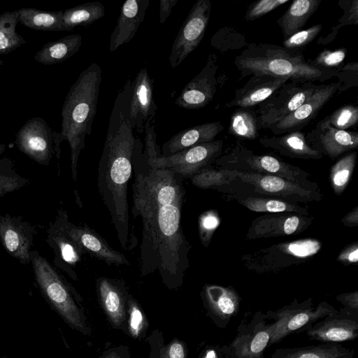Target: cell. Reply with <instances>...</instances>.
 Wrapping results in <instances>:
<instances>
[{"label":"cell","mask_w":358,"mask_h":358,"mask_svg":"<svg viewBox=\"0 0 358 358\" xmlns=\"http://www.w3.org/2000/svg\"><path fill=\"white\" fill-rule=\"evenodd\" d=\"M145 326V318L137 303L129 300V331L134 337H138Z\"/></svg>","instance_id":"obj_45"},{"label":"cell","mask_w":358,"mask_h":358,"mask_svg":"<svg viewBox=\"0 0 358 358\" xmlns=\"http://www.w3.org/2000/svg\"><path fill=\"white\" fill-rule=\"evenodd\" d=\"M224 171L203 169L191 177L192 183L199 188H211L227 182Z\"/></svg>","instance_id":"obj_43"},{"label":"cell","mask_w":358,"mask_h":358,"mask_svg":"<svg viewBox=\"0 0 358 358\" xmlns=\"http://www.w3.org/2000/svg\"><path fill=\"white\" fill-rule=\"evenodd\" d=\"M105 358H120L116 352H111L108 355H107Z\"/></svg>","instance_id":"obj_54"},{"label":"cell","mask_w":358,"mask_h":358,"mask_svg":"<svg viewBox=\"0 0 358 358\" xmlns=\"http://www.w3.org/2000/svg\"><path fill=\"white\" fill-rule=\"evenodd\" d=\"M340 81L317 85L311 96L294 112L272 125L268 129L275 134L300 131L314 120L320 110L337 93L342 92Z\"/></svg>","instance_id":"obj_14"},{"label":"cell","mask_w":358,"mask_h":358,"mask_svg":"<svg viewBox=\"0 0 358 358\" xmlns=\"http://www.w3.org/2000/svg\"><path fill=\"white\" fill-rule=\"evenodd\" d=\"M336 299L342 303L345 308L357 310L358 309L357 292L339 295Z\"/></svg>","instance_id":"obj_51"},{"label":"cell","mask_w":358,"mask_h":358,"mask_svg":"<svg viewBox=\"0 0 358 358\" xmlns=\"http://www.w3.org/2000/svg\"><path fill=\"white\" fill-rule=\"evenodd\" d=\"M204 292L208 306L220 318L228 320L237 313L239 299L234 290L217 285H208Z\"/></svg>","instance_id":"obj_30"},{"label":"cell","mask_w":358,"mask_h":358,"mask_svg":"<svg viewBox=\"0 0 358 358\" xmlns=\"http://www.w3.org/2000/svg\"><path fill=\"white\" fill-rule=\"evenodd\" d=\"M82 36L71 34L45 44L34 55V59L44 65L64 62L80 49Z\"/></svg>","instance_id":"obj_29"},{"label":"cell","mask_w":358,"mask_h":358,"mask_svg":"<svg viewBox=\"0 0 358 358\" xmlns=\"http://www.w3.org/2000/svg\"><path fill=\"white\" fill-rule=\"evenodd\" d=\"M18 22L31 29L64 31L62 24L63 10L45 11L31 8L17 10Z\"/></svg>","instance_id":"obj_31"},{"label":"cell","mask_w":358,"mask_h":358,"mask_svg":"<svg viewBox=\"0 0 358 358\" xmlns=\"http://www.w3.org/2000/svg\"><path fill=\"white\" fill-rule=\"evenodd\" d=\"M249 108L236 110L231 117L229 132L236 136L254 139L259 136L257 121Z\"/></svg>","instance_id":"obj_34"},{"label":"cell","mask_w":358,"mask_h":358,"mask_svg":"<svg viewBox=\"0 0 358 358\" xmlns=\"http://www.w3.org/2000/svg\"><path fill=\"white\" fill-rule=\"evenodd\" d=\"M337 78L343 83L342 91L350 87H355L358 83V63L349 62L338 69Z\"/></svg>","instance_id":"obj_47"},{"label":"cell","mask_w":358,"mask_h":358,"mask_svg":"<svg viewBox=\"0 0 358 358\" xmlns=\"http://www.w3.org/2000/svg\"><path fill=\"white\" fill-rule=\"evenodd\" d=\"M346 53L347 49L345 48L335 50L324 49L308 63L317 68L336 70L343 66Z\"/></svg>","instance_id":"obj_40"},{"label":"cell","mask_w":358,"mask_h":358,"mask_svg":"<svg viewBox=\"0 0 358 358\" xmlns=\"http://www.w3.org/2000/svg\"><path fill=\"white\" fill-rule=\"evenodd\" d=\"M85 254L105 262L108 265H129L124 254L111 248L106 240L87 225L78 226L69 221L61 211L56 222Z\"/></svg>","instance_id":"obj_13"},{"label":"cell","mask_w":358,"mask_h":358,"mask_svg":"<svg viewBox=\"0 0 358 358\" xmlns=\"http://www.w3.org/2000/svg\"><path fill=\"white\" fill-rule=\"evenodd\" d=\"M178 0H160L159 1V22L163 24L171 15L173 7Z\"/></svg>","instance_id":"obj_50"},{"label":"cell","mask_w":358,"mask_h":358,"mask_svg":"<svg viewBox=\"0 0 358 358\" xmlns=\"http://www.w3.org/2000/svg\"><path fill=\"white\" fill-rule=\"evenodd\" d=\"M135 139L121 101L117 96L99 162L97 187L124 250L132 249L136 245V237L129 230L127 197Z\"/></svg>","instance_id":"obj_1"},{"label":"cell","mask_w":358,"mask_h":358,"mask_svg":"<svg viewBox=\"0 0 358 358\" xmlns=\"http://www.w3.org/2000/svg\"><path fill=\"white\" fill-rule=\"evenodd\" d=\"M338 310L323 301L317 307L312 306V302L306 301L302 303H292L275 312H269L271 317L275 320L272 323L273 329L269 344L279 342L290 334L305 330L309 325L320 319L331 315Z\"/></svg>","instance_id":"obj_10"},{"label":"cell","mask_w":358,"mask_h":358,"mask_svg":"<svg viewBox=\"0 0 358 358\" xmlns=\"http://www.w3.org/2000/svg\"><path fill=\"white\" fill-rule=\"evenodd\" d=\"M6 150V145L4 144H0V156Z\"/></svg>","instance_id":"obj_55"},{"label":"cell","mask_w":358,"mask_h":358,"mask_svg":"<svg viewBox=\"0 0 358 358\" xmlns=\"http://www.w3.org/2000/svg\"><path fill=\"white\" fill-rule=\"evenodd\" d=\"M289 1V0H260L255 1L248 7L245 19L251 21L260 18Z\"/></svg>","instance_id":"obj_44"},{"label":"cell","mask_w":358,"mask_h":358,"mask_svg":"<svg viewBox=\"0 0 358 358\" xmlns=\"http://www.w3.org/2000/svg\"><path fill=\"white\" fill-rule=\"evenodd\" d=\"M29 180L18 174L10 157L0 159V197L29 183Z\"/></svg>","instance_id":"obj_35"},{"label":"cell","mask_w":358,"mask_h":358,"mask_svg":"<svg viewBox=\"0 0 358 358\" xmlns=\"http://www.w3.org/2000/svg\"><path fill=\"white\" fill-rule=\"evenodd\" d=\"M287 78L268 75H252L241 88L235 91L234 97L225 104L227 108H251L260 104L282 85L289 82Z\"/></svg>","instance_id":"obj_19"},{"label":"cell","mask_w":358,"mask_h":358,"mask_svg":"<svg viewBox=\"0 0 358 358\" xmlns=\"http://www.w3.org/2000/svg\"><path fill=\"white\" fill-rule=\"evenodd\" d=\"M322 0H295L285 13L278 19L284 40L302 30L310 17L318 9Z\"/></svg>","instance_id":"obj_25"},{"label":"cell","mask_w":358,"mask_h":358,"mask_svg":"<svg viewBox=\"0 0 358 358\" xmlns=\"http://www.w3.org/2000/svg\"><path fill=\"white\" fill-rule=\"evenodd\" d=\"M355 350L337 343L284 348L275 350L271 358H353Z\"/></svg>","instance_id":"obj_26"},{"label":"cell","mask_w":358,"mask_h":358,"mask_svg":"<svg viewBox=\"0 0 358 358\" xmlns=\"http://www.w3.org/2000/svg\"><path fill=\"white\" fill-rule=\"evenodd\" d=\"M132 169L134 217H143L185 196L184 178L167 169L151 167L143 155V145L138 137L132 154Z\"/></svg>","instance_id":"obj_5"},{"label":"cell","mask_w":358,"mask_h":358,"mask_svg":"<svg viewBox=\"0 0 358 358\" xmlns=\"http://www.w3.org/2000/svg\"><path fill=\"white\" fill-rule=\"evenodd\" d=\"M211 2L198 0L192 7L173 43L169 61L174 69L199 45L210 20Z\"/></svg>","instance_id":"obj_12"},{"label":"cell","mask_w":358,"mask_h":358,"mask_svg":"<svg viewBox=\"0 0 358 358\" xmlns=\"http://www.w3.org/2000/svg\"><path fill=\"white\" fill-rule=\"evenodd\" d=\"M60 133L53 130L41 117L29 119L16 134L18 150L36 162L47 166L54 155H60Z\"/></svg>","instance_id":"obj_8"},{"label":"cell","mask_w":358,"mask_h":358,"mask_svg":"<svg viewBox=\"0 0 358 358\" xmlns=\"http://www.w3.org/2000/svg\"><path fill=\"white\" fill-rule=\"evenodd\" d=\"M34 232L26 222L8 214L0 215V241L7 252L22 264L31 262Z\"/></svg>","instance_id":"obj_18"},{"label":"cell","mask_w":358,"mask_h":358,"mask_svg":"<svg viewBox=\"0 0 358 358\" xmlns=\"http://www.w3.org/2000/svg\"><path fill=\"white\" fill-rule=\"evenodd\" d=\"M219 220L213 214L207 213L200 218L199 230L201 237L203 240L209 238L210 233L218 226Z\"/></svg>","instance_id":"obj_49"},{"label":"cell","mask_w":358,"mask_h":358,"mask_svg":"<svg viewBox=\"0 0 358 358\" xmlns=\"http://www.w3.org/2000/svg\"><path fill=\"white\" fill-rule=\"evenodd\" d=\"M99 299L106 315L114 325H120L124 320L123 294L115 280L101 277L97 280Z\"/></svg>","instance_id":"obj_28"},{"label":"cell","mask_w":358,"mask_h":358,"mask_svg":"<svg viewBox=\"0 0 358 358\" xmlns=\"http://www.w3.org/2000/svg\"><path fill=\"white\" fill-rule=\"evenodd\" d=\"M184 198L141 217L139 259L141 275L158 272L166 283H178L189 268L190 245L181 224Z\"/></svg>","instance_id":"obj_2"},{"label":"cell","mask_w":358,"mask_h":358,"mask_svg":"<svg viewBox=\"0 0 358 358\" xmlns=\"http://www.w3.org/2000/svg\"><path fill=\"white\" fill-rule=\"evenodd\" d=\"M101 69L96 63L91 64L83 71L66 94L62 109V141L66 140L71 148V172L77 178L79 155L85 148L87 136L96 113Z\"/></svg>","instance_id":"obj_3"},{"label":"cell","mask_w":358,"mask_h":358,"mask_svg":"<svg viewBox=\"0 0 358 358\" xmlns=\"http://www.w3.org/2000/svg\"><path fill=\"white\" fill-rule=\"evenodd\" d=\"M317 85L313 82H287L259 104L256 116L259 129H269L303 103Z\"/></svg>","instance_id":"obj_9"},{"label":"cell","mask_w":358,"mask_h":358,"mask_svg":"<svg viewBox=\"0 0 358 358\" xmlns=\"http://www.w3.org/2000/svg\"><path fill=\"white\" fill-rule=\"evenodd\" d=\"M324 320L309 325L305 330L312 339L325 343L353 341L358 336L357 310L342 309Z\"/></svg>","instance_id":"obj_16"},{"label":"cell","mask_w":358,"mask_h":358,"mask_svg":"<svg viewBox=\"0 0 358 358\" xmlns=\"http://www.w3.org/2000/svg\"><path fill=\"white\" fill-rule=\"evenodd\" d=\"M357 153H348L339 159L332 167L331 180L333 187L337 194L342 192L346 187L352 173Z\"/></svg>","instance_id":"obj_36"},{"label":"cell","mask_w":358,"mask_h":358,"mask_svg":"<svg viewBox=\"0 0 358 358\" xmlns=\"http://www.w3.org/2000/svg\"><path fill=\"white\" fill-rule=\"evenodd\" d=\"M203 358H218L216 352L213 349L208 350Z\"/></svg>","instance_id":"obj_53"},{"label":"cell","mask_w":358,"mask_h":358,"mask_svg":"<svg viewBox=\"0 0 358 358\" xmlns=\"http://www.w3.org/2000/svg\"><path fill=\"white\" fill-rule=\"evenodd\" d=\"M322 29V24H315L306 29H302L284 40L282 47L289 50L301 51L316 38Z\"/></svg>","instance_id":"obj_42"},{"label":"cell","mask_w":358,"mask_h":358,"mask_svg":"<svg viewBox=\"0 0 358 358\" xmlns=\"http://www.w3.org/2000/svg\"><path fill=\"white\" fill-rule=\"evenodd\" d=\"M233 172L240 176L243 180L254 185L259 192L264 194H273L286 197L298 194L306 199L310 198L312 194L311 192L278 176Z\"/></svg>","instance_id":"obj_27"},{"label":"cell","mask_w":358,"mask_h":358,"mask_svg":"<svg viewBox=\"0 0 358 358\" xmlns=\"http://www.w3.org/2000/svg\"><path fill=\"white\" fill-rule=\"evenodd\" d=\"M234 64L241 77L268 75L287 78L297 83L324 82L337 78L338 69H325L310 65L302 52L275 44L252 43L235 58Z\"/></svg>","instance_id":"obj_4"},{"label":"cell","mask_w":358,"mask_h":358,"mask_svg":"<svg viewBox=\"0 0 358 358\" xmlns=\"http://www.w3.org/2000/svg\"><path fill=\"white\" fill-rule=\"evenodd\" d=\"M324 120L333 127L347 131L358 122V107L353 104L344 105Z\"/></svg>","instance_id":"obj_39"},{"label":"cell","mask_w":358,"mask_h":358,"mask_svg":"<svg viewBox=\"0 0 358 358\" xmlns=\"http://www.w3.org/2000/svg\"><path fill=\"white\" fill-rule=\"evenodd\" d=\"M149 3V0H127L124 2L116 26L110 35V52L132 40L144 20Z\"/></svg>","instance_id":"obj_20"},{"label":"cell","mask_w":358,"mask_h":358,"mask_svg":"<svg viewBox=\"0 0 358 358\" xmlns=\"http://www.w3.org/2000/svg\"><path fill=\"white\" fill-rule=\"evenodd\" d=\"M17 23V10L6 11L0 15V54H8L27 43L16 31Z\"/></svg>","instance_id":"obj_33"},{"label":"cell","mask_w":358,"mask_h":358,"mask_svg":"<svg viewBox=\"0 0 358 358\" xmlns=\"http://www.w3.org/2000/svg\"><path fill=\"white\" fill-rule=\"evenodd\" d=\"M0 358H7V357H0Z\"/></svg>","instance_id":"obj_56"},{"label":"cell","mask_w":358,"mask_h":358,"mask_svg":"<svg viewBox=\"0 0 358 358\" xmlns=\"http://www.w3.org/2000/svg\"><path fill=\"white\" fill-rule=\"evenodd\" d=\"M48 240L50 245L55 251V260H57L58 266L64 270L71 278L76 279L73 268L80 262L84 255L83 251L57 222L50 229Z\"/></svg>","instance_id":"obj_22"},{"label":"cell","mask_w":358,"mask_h":358,"mask_svg":"<svg viewBox=\"0 0 358 358\" xmlns=\"http://www.w3.org/2000/svg\"><path fill=\"white\" fill-rule=\"evenodd\" d=\"M357 255H358V249L355 248L354 250L348 252L345 255H343V259L348 260L350 262H357Z\"/></svg>","instance_id":"obj_52"},{"label":"cell","mask_w":358,"mask_h":358,"mask_svg":"<svg viewBox=\"0 0 358 358\" xmlns=\"http://www.w3.org/2000/svg\"><path fill=\"white\" fill-rule=\"evenodd\" d=\"M320 248L318 241L308 239L290 243L287 251L293 256L304 258L317 253Z\"/></svg>","instance_id":"obj_46"},{"label":"cell","mask_w":358,"mask_h":358,"mask_svg":"<svg viewBox=\"0 0 358 358\" xmlns=\"http://www.w3.org/2000/svg\"><path fill=\"white\" fill-rule=\"evenodd\" d=\"M105 7L99 1L88 2L63 10L62 24L64 31L85 27L103 17Z\"/></svg>","instance_id":"obj_32"},{"label":"cell","mask_w":358,"mask_h":358,"mask_svg":"<svg viewBox=\"0 0 358 358\" xmlns=\"http://www.w3.org/2000/svg\"><path fill=\"white\" fill-rule=\"evenodd\" d=\"M301 222V220L299 217L290 216L286 217L282 224L275 227L269 218L263 219L256 224V233L264 236L279 234L290 235L295 233L300 227Z\"/></svg>","instance_id":"obj_38"},{"label":"cell","mask_w":358,"mask_h":358,"mask_svg":"<svg viewBox=\"0 0 358 358\" xmlns=\"http://www.w3.org/2000/svg\"><path fill=\"white\" fill-rule=\"evenodd\" d=\"M221 140L203 143L169 156L148 157L143 152L149 165L155 169H167L185 178H191L206 169L220 154Z\"/></svg>","instance_id":"obj_11"},{"label":"cell","mask_w":358,"mask_h":358,"mask_svg":"<svg viewBox=\"0 0 358 358\" xmlns=\"http://www.w3.org/2000/svg\"><path fill=\"white\" fill-rule=\"evenodd\" d=\"M117 96L131 128L143 134L145 124L155 122L157 108L154 97V80L147 69H141L133 81L128 79Z\"/></svg>","instance_id":"obj_7"},{"label":"cell","mask_w":358,"mask_h":358,"mask_svg":"<svg viewBox=\"0 0 358 358\" xmlns=\"http://www.w3.org/2000/svg\"><path fill=\"white\" fill-rule=\"evenodd\" d=\"M159 358H186V351L183 344L173 341L160 350Z\"/></svg>","instance_id":"obj_48"},{"label":"cell","mask_w":358,"mask_h":358,"mask_svg":"<svg viewBox=\"0 0 358 358\" xmlns=\"http://www.w3.org/2000/svg\"><path fill=\"white\" fill-rule=\"evenodd\" d=\"M223 129L220 122H213L182 130L163 144L161 156H169L194 145L210 142Z\"/></svg>","instance_id":"obj_21"},{"label":"cell","mask_w":358,"mask_h":358,"mask_svg":"<svg viewBox=\"0 0 358 358\" xmlns=\"http://www.w3.org/2000/svg\"><path fill=\"white\" fill-rule=\"evenodd\" d=\"M273 324L259 321L246 332L237 336L233 342L236 355L240 358H262L271 339Z\"/></svg>","instance_id":"obj_23"},{"label":"cell","mask_w":358,"mask_h":358,"mask_svg":"<svg viewBox=\"0 0 358 358\" xmlns=\"http://www.w3.org/2000/svg\"><path fill=\"white\" fill-rule=\"evenodd\" d=\"M36 283L50 306L73 329L87 334L89 329L67 283L54 267L36 251L31 252Z\"/></svg>","instance_id":"obj_6"},{"label":"cell","mask_w":358,"mask_h":358,"mask_svg":"<svg viewBox=\"0 0 358 358\" xmlns=\"http://www.w3.org/2000/svg\"><path fill=\"white\" fill-rule=\"evenodd\" d=\"M339 6L343 10V15L338 19V24L331 28L326 36H321L317 44H327L336 37L338 30L344 26L358 24V0H340Z\"/></svg>","instance_id":"obj_37"},{"label":"cell","mask_w":358,"mask_h":358,"mask_svg":"<svg viewBox=\"0 0 358 358\" xmlns=\"http://www.w3.org/2000/svg\"><path fill=\"white\" fill-rule=\"evenodd\" d=\"M243 203L250 210L257 212L296 211V208L294 206L275 199L249 198L243 201Z\"/></svg>","instance_id":"obj_41"},{"label":"cell","mask_w":358,"mask_h":358,"mask_svg":"<svg viewBox=\"0 0 358 358\" xmlns=\"http://www.w3.org/2000/svg\"><path fill=\"white\" fill-rule=\"evenodd\" d=\"M259 143L292 157L320 158L322 155L308 143L304 133L295 131L273 137H263Z\"/></svg>","instance_id":"obj_24"},{"label":"cell","mask_w":358,"mask_h":358,"mask_svg":"<svg viewBox=\"0 0 358 358\" xmlns=\"http://www.w3.org/2000/svg\"><path fill=\"white\" fill-rule=\"evenodd\" d=\"M308 143L315 150L335 157L358 146V133L331 127L324 118L307 135Z\"/></svg>","instance_id":"obj_17"},{"label":"cell","mask_w":358,"mask_h":358,"mask_svg":"<svg viewBox=\"0 0 358 358\" xmlns=\"http://www.w3.org/2000/svg\"><path fill=\"white\" fill-rule=\"evenodd\" d=\"M218 69L215 54L208 57L201 71L182 89L175 103L188 110L199 109L207 106L213 99L219 83L216 78Z\"/></svg>","instance_id":"obj_15"}]
</instances>
